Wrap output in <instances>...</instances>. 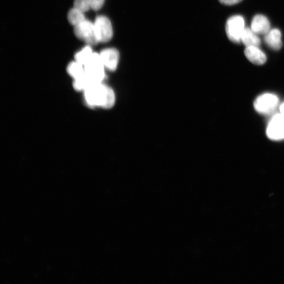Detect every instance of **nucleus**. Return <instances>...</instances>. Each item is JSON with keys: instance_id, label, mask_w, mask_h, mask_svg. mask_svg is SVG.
Returning <instances> with one entry per match:
<instances>
[{"instance_id": "obj_1", "label": "nucleus", "mask_w": 284, "mask_h": 284, "mask_svg": "<svg viewBox=\"0 0 284 284\" xmlns=\"http://www.w3.org/2000/svg\"><path fill=\"white\" fill-rule=\"evenodd\" d=\"M87 104L91 107H102L105 109L112 108L115 103L114 92L110 88L102 83L90 87L85 91Z\"/></svg>"}, {"instance_id": "obj_2", "label": "nucleus", "mask_w": 284, "mask_h": 284, "mask_svg": "<svg viewBox=\"0 0 284 284\" xmlns=\"http://www.w3.org/2000/svg\"><path fill=\"white\" fill-rule=\"evenodd\" d=\"M85 74L95 83H102L105 78V67L100 55L93 53L85 66Z\"/></svg>"}, {"instance_id": "obj_3", "label": "nucleus", "mask_w": 284, "mask_h": 284, "mask_svg": "<svg viewBox=\"0 0 284 284\" xmlns=\"http://www.w3.org/2000/svg\"><path fill=\"white\" fill-rule=\"evenodd\" d=\"M245 21L241 15L231 16L226 22V32L228 39L232 42L239 43L245 30Z\"/></svg>"}, {"instance_id": "obj_4", "label": "nucleus", "mask_w": 284, "mask_h": 284, "mask_svg": "<svg viewBox=\"0 0 284 284\" xmlns=\"http://www.w3.org/2000/svg\"><path fill=\"white\" fill-rule=\"evenodd\" d=\"M94 25L98 42L106 43L111 40L113 35V28L110 20L106 16H98Z\"/></svg>"}, {"instance_id": "obj_5", "label": "nucleus", "mask_w": 284, "mask_h": 284, "mask_svg": "<svg viewBox=\"0 0 284 284\" xmlns=\"http://www.w3.org/2000/svg\"><path fill=\"white\" fill-rule=\"evenodd\" d=\"M74 34L80 40L89 45H95L98 43L96 38L94 23L85 20L74 27Z\"/></svg>"}, {"instance_id": "obj_6", "label": "nucleus", "mask_w": 284, "mask_h": 284, "mask_svg": "<svg viewBox=\"0 0 284 284\" xmlns=\"http://www.w3.org/2000/svg\"><path fill=\"white\" fill-rule=\"evenodd\" d=\"M278 104V98L274 94L265 93L259 96L254 102L256 111L263 114H269L273 112Z\"/></svg>"}, {"instance_id": "obj_7", "label": "nucleus", "mask_w": 284, "mask_h": 284, "mask_svg": "<svg viewBox=\"0 0 284 284\" xmlns=\"http://www.w3.org/2000/svg\"><path fill=\"white\" fill-rule=\"evenodd\" d=\"M266 134L272 140L284 139V117L281 114H276L273 117L267 126Z\"/></svg>"}, {"instance_id": "obj_8", "label": "nucleus", "mask_w": 284, "mask_h": 284, "mask_svg": "<svg viewBox=\"0 0 284 284\" xmlns=\"http://www.w3.org/2000/svg\"><path fill=\"white\" fill-rule=\"evenodd\" d=\"M105 68L114 71L118 67L119 61V53L114 48H108L102 50L99 54Z\"/></svg>"}, {"instance_id": "obj_9", "label": "nucleus", "mask_w": 284, "mask_h": 284, "mask_svg": "<svg viewBox=\"0 0 284 284\" xmlns=\"http://www.w3.org/2000/svg\"><path fill=\"white\" fill-rule=\"evenodd\" d=\"M251 29L259 35H266L270 31V23L266 16L259 14L254 16L251 24Z\"/></svg>"}, {"instance_id": "obj_10", "label": "nucleus", "mask_w": 284, "mask_h": 284, "mask_svg": "<svg viewBox=\"0 0 284 284\" xmlns=\"http://www.w3.org/2000/svg\"><path fill=\"white\" fill-rule=\"evenodd\" d=\"M244 53L248 60L254 64L262 65L266 61V55L258 47H246Z\"/></svg>"}, {"instance_id": "obj_11", "label": "nucleus", "mask_w": 284, "mask_h": 284, "mask_svg": "<svg viewBox=\"0 0 284 284\" xmlns=\"http://www.w3.org/2000/svg\"><path fill=\"white\" fill-rule=\"evenodd\" d=\"M281 35L278 29H274L266 35L264 40L266 44L274 50H278L282 46Z\"/></svg>"}, {"instance_id": "obj_12", "label": "nucleus", "mask_w": 284, "mask_h": 284, "mask_svg": "<svg viewBox=\"0 0 284 284\" xmlns=\"http://www.w3.org/2000/svg\"><path fill=\"white\" fill-rule=\"evenodd\" d=\"M241 41L246 47H259L261 44L260 39L257 36L256 33L249 28L245 29Z\"/></svg>"}, {"instance_id": "obj_13", "label": "nucleus", "mask_w": 284, "mask_h": 284, "mask_svg": "<svg viewBox=\"0 0 284 284\" xmlns=\"http://www.w3.org/2000/svg\"><path fill=\"white\" fill-rule=\"evenodd\" d=\"M95 84H97V83H94L88 76L85 74L80 78L74 80L73 87L77 91H86Z\"/></svg>"}, {"instance_id": "obj_14", "label": "nucleus", "mask_w": 284, "mask_h": 284, "mask_svg": "<svg viewBox=\"0 0 284 284\" xmlns=\"http://www.w3.org/2000/svg\"><path fill=\"white\" fill-rule=\"evenodd\" d=\"M93 54V50L90 45H87L76 54L75 56V61L85 66L89 61Z\"/></svg>"}, {"instance_id": "obj_15", "label": "nucleus", "mask_w": 284, "mask_h": 284, "mask_svg": "<svg viewBox=\"0 0 284 284\" xmlns=\"http://www.w3.org/2000/svg\"><path fill=\"white\" fill-rule=\"evenodd\" d=\"M67 71L74 80L80 78L85 74V66L76 61L69 64Z\"/></svg>"}, {"instance_id": "obj_16", "label": "nucleus", "mask_w": 284, "mask_h": 284, "mask_svg": "<svg viewBox=\"0 0 284 284\" xmlns=\"http://www.w3.org/2000/svg\"><path fill=\"white\" fill-rule=\"evenodd\" d=\"M85 13L73 7L68 14V19L70 24L74 27L86 20Z\"/></svg>"}, {"instance_id": "obj_17", "label": "nucleus", "mask_w": 284, "mask_h": 284, "mask_svg": "<svg viewBox=\"0 0 284 284\" xmlns=\"http://www.w3.org/2000/svg\"><path fill=\"white\" fill-rule=\"evenodd\" d=\"M74 8L84 13L91 9L89 0H74Z\"/></svg>"}, {"instance_id": "obj_18", "label": "nucleus", "mask_w": 284, "mask_h": 284, "mask_svg": "<svg viewBox=\"0 0 284 284\" xmlns=\"http://www.w3.org/2000/svg\"><path fill=\"white\" fill-rule=\"evenodd\" d=\"M91 9L97 11L103 7L105 0H89Z\"/></svg>"}, {"instance_id": "obj_19", "label": "nucleus", "mask_w": 284, "mask_h": 284, "mask_svg": "<svg viewBox=\"0 0 284 284\" xmlns=\"http://www.w3.org/2000/svg\"><path fill=\"white\" fill-rule=\"evenodd\" d=\"M242 0H219V2L223 5L226 6H232L239 4Z\"/></svg>"}, {"instance_id": "obj_20", "label": "nucleus", "mask_w": 284, "mask_h": 284, "mask_svg": "<svg viewBox=\"0 0 284 284\" xmlns=\"http://www.w3.org/2000/svg\"><path fill=\"white\" fill-rule=\"evenodd\" d=\"M280 114L284 117V103L280 107Z\"/></svg>"}]
</instances>
